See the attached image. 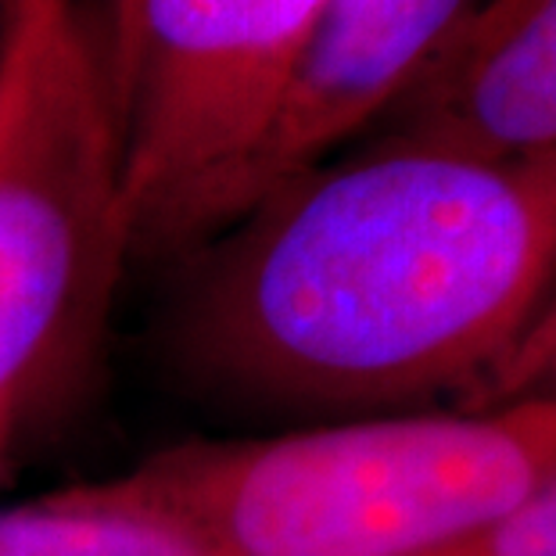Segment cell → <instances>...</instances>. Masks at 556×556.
<instances>
[{"label": "cell", "mask_w": 556, "mask_h": 556, "mask_svg": "<svg viewBox=\"0 0 556 556\" xmlns=\"http://www.w3.org/2000/svg\"><path fill=\"white\" fill-rule=\"evenodd\" d=\"M109 484L208 556H424L556 489V399L184 442Z\"/></svg>", "instance_id": "2"}, {"label": "cell", "mask_w": 556, "mask_h": 556, "mask_svg": "<svg viewBox=\"0 0 556 556\" xmlns=\"http://www.w3.org/2000/svg\"><path fill=\"white\" fill-rule=\"evenodd\" d=\"M424 556H556V489Z\"/></svg>", "instance_id": "8"}, {"label": "cell", "mask_w": 556, "mask_h": 556, "mask_svg": "<svg viewBox=\"0 0 556 556\" xmlns=\"http://www.w3.org/2000/svg\"><path fill=\"white\" fill-rule=\"evenodd\" d=\"M531 0H489L481 11H470V18L459 26V33H467V37H481V33H495L503 29L506 22H514L520 11H525Z\"/></svg>", "instance_id": "10"}, {"label": "cell", "mask_w": 556, "mask_h": 556, "mask_svg": "<svg viewBox=\"0 0 556 556\" xmlns=\"http://www.w3.org/2000/svg\"><path fill=\"white\" fill-rule=\"evenodd\" d=\"M134 258L101 29L76 0L0 15V409L83 381Z\"/></svg>", "instance_id": "3"}, {"label": "cell", "mask_w": 556, "mask_h": 556, "mask_svg": "<svg viewBox=\"0 0 556 556\" xmlns=\"http://www.w3.org/2000/svg\"><path fill=\"white\" fill-rule=\"evenodd\" d=\"M330 0H112L101 29L134 255H187L238 212Z\"/></svg>", "instance_id": "4"}, {"label": "cell", "mask_w": 556, "mask_h": 556, "mask_svg": "<svg viewBox=\"0 0 556 556\" xmlns=\"http://www.w3.org/2000/svg\"><path fill=\"white\" fill-rule=\"evenodd\" d=\"M467 8L470 0H330L248 165L233 219L392 109L470 18Z\"/></svg>", "instance_id": "5"}, {"label": "cell", "mask_w": 556, "mask_h": 556, "mask_svg": "<svg viewBox=\"0 0 556 556\" xmlns=\"http://www.w3.org/2000/svg\"><path fill=\"white\" fill-rule=\"evenodd\" d=\"M553 288L556 159L388 134L187 252L162 334L194 395L334 424L453 392L475 402Z\"/></svg>", "instance_id": "1"}, {"label": "cell", "mask_w": 556, "mask_h": 556, "mask_svg": "<svg viewBox=\"0 0 556 556\" xmlns=\"http://www.w3.org/2000/svg\"><path fill=\"white\" fill-rule=\"evenodd\" d=\"M0 556H208L173 520L126 503L109 481L0 510Z\"/></svg>", "instance_id": "7"}, {"label": "cell", "mask_w": 556, "mask_h": 556, "mask_svg": "<svg viewBox=\"0 0 556 556\" xmlns=\"http://www.w3.org/2000/svg\"><path fill=\"white\" fill-rule=\"evenodd\" d=\"M26 428L11 409H0V481L8 475V456H11V445H15V434Z\"/></svg>", "instance_id": "11"}, {"label": "cell", "mask_w": 556, "mask_h": 556, "mask_svg": "<svg viewBox=\"0 0 556 556\" xmlns=\"http://www.w3.org/2000/svg\"><path fill=\"white\" fill-rule=\"evenodd\" d=\"M388 112L392 137L500 162L556 159V0H531L495 33H456Z\"/></svg>", "instance_id": "6"}, {"label": "cell", "mask_w": 556, "mask_h": 556, "mask_svg": "<svg viewBox=\"0 0 556 556\" xmlns=\"http://www.w3.org/2000/svg\"><path fill=\"white\" fill-rule=\"evenodd\" d=\"M542 381H549V395L556 399V288L517 352L467 409H489L514 399H528L539 392Z\"/></svg>", "instance_id": "9"}, {"label": "cell", "mask_w": 556, "mask_h": 556, "mask_svg": "<svg viewBox=\"0 0 556 556\" xmlns=\"http://www.w3.org/2000/svg\"><path fill=\"white\" fill-rule=\"evenodd\" d=\"M4 8H8V0H0V15H4Z\"/></svg>", "instance_id": "12"}]
</instances>
